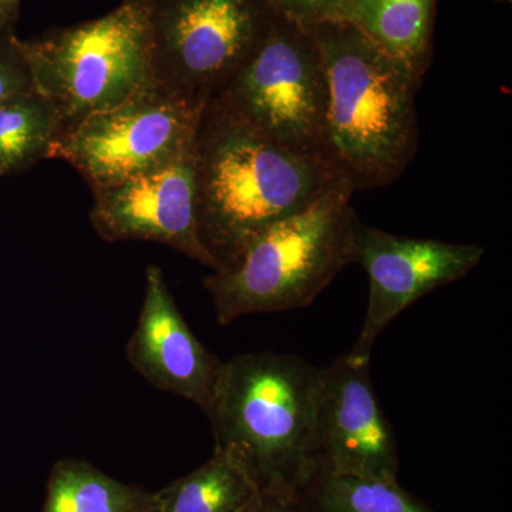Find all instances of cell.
<instances>
[{"instance_id": "6da1fadb", "label": "cell", "mask_w": 512, "mask_h": 512, "mask_svg": "<svg viewBox=\"0 0 512 512\" xmlns=\"http://www.w3.org/2000/svg\"><path fill=\"white\" fill-rule=\"evenodd\" d=\"M192 151L198 235L220 271L237 264L276 222L350 183L332 161L281 146L212 99L202 110Z\"/></svg>"}, {"instance_id": "7a4b0ae2", "label": "cell", "mask_w": 512, "mask_h": 512, "mask_svg": "<svg viewBox=\"0 0 512 512\" xmlns=\"http://www.w3.org/2000/svg\"><path fill=\"white\" fill-rule=\"evenodd\" d=\"M319 367L285 353H242L222 362L208 412L215 450L264 497L301 500L318 474Z\"/></svg>"}, {"instance_id": "3957f363", "label": "cell", "mask_w": 512, "mask_h": 512, "mask_svg": "<svg viewBox=\"0 0 512 512\" xmlns=\"http://www.w3.org/2000/svg\"><path fill=\"white\" fill-rule=\"evenodd\" d=\"M329 87L328 144L355 190L386 187L417 153L423 77L340 20L312 26Z\"/></svg>"}, {"instance_id": "277c9868", "label": "cell", "mask_w": 512, "mask_h": 512, "mask_svg": "<svg viewBox=\"0 0 512 512\" xmlns=\"http://www.w3.org/2000/svg\"><path fill=\"white\" fill-rule=\"evenodd\" d=\"M343 183L256 237L237 264L204 279L220 325L242 316L306 308L352 264L360 218Z\"/></svg>"}, {"instance_id": "5b68a950", "label": "cell", "mask_w": 512, "mask_h": 512, "mask_svg": "<svg viewBox=\"0 0 512 512\" xmlns=\"http://www.w3.org/2000/svg\"><path fill=\"white\" fill-rule=\"evenodd\" d=\"M154 5L156 0H121L100 18L20 39L33 87L55 104L66 131L154 83Z\"/></svg>"}, {"instance_id": "8992f818", "label": "cell", "mask_w": 512, "mask_h": 512, "mask_svg": "<svg viewBox=\"0 0 512 512\" xmlns=\"http://www.w3.org/2000/svg\"><path fill=\"white\" fill-rule=\"evenodd\" d=\"M211 99L281 146L333 163L328 77L311 30L276 15L261 43Z\"/></svg>"}, {"instance_id": "52a82bcc", "label": "cell", "mask_w": 512, "mask_h": 512, "mask_svg": "<svg viewBox=\"0 0 512 512\" xmlns=\"http://www.w3.org/2000/svg\"><path fill=\"white\" fill-rule=\"evenodd\" d=\"M275 16L266 0H156L154 83L207 103L254 52Z\"/></svg>"}, {"instance_id": "ba28073f", "label": "cell", "mask_w": 512, "mask_h": 512, "mask_svg": "<svg viewBox=\"0 0 512 512\" xmlns=\"http://www.w3.org/2000/svg\"><path fill=\"white\" fill-rule=\"evenodd\" d=\"M205 104L153 83L69 128L52 158L72 165L92 191L113 187L190 153Z\"/></svg>"}, {"instance_id": "9c48e42d", "label": "cell", "mask_w": 512, "mask_h": 512, "mask_svg": "<svg viewBox=\"0 0 512 512\" xmlns=\"http://www.w3.org/2000/svg\"><path fill=\"white\" fill-rule=\"evenodd\" d=\"M484 254L481 245L400 237L360 221L352 264L366 271L369 299L362 329L348 355L370 362L376 340L400 313L430 292L470 274Z\"/></svg>"}, {"instance_id": "30bf717a", "label": "cell", "mask_w": 512, "mask_h": 512, "mask_svg": "<svg viewBox=\"0 0 512 512\" xmlns=\"http://www.w3.org/2000/svg\"><path fill=\"white\" fill-rule=\"evenodd\" d=\"M315 450L318 474L397 478V441L377 399L370 362L346 353L320 369Z\"/></svg>"}, {"instance_id": "8fae6325", "label": "cell", "mask_w": 512, "mask_h": 512, "mask_svg": "<svg viewBox=\"0 0 512 512\" xmlns=\"http://www.w3.org/2000/svg\"><path fill=\"white\" fill-rule=\"evenodd\" d=\"M194 147V146H192ZM90 221L107 242H156L220 271L198 235L194 151L113 187L93 190Z\"/></svg>"}, {"instance_id": "7c38bea8", "label": "cell", "mask_w": 512, "mask_h": 512, "mask_svg": "<svg viewBox=\"0 0 512 512\" xmlns=\"http://www.w3.org/2000/svg\"><path fill=\"white\" fill-rule=\"evenodd\" d=\"M126 355L148 383L208 412L222 362L185 322L156 265L147 268L144 301Z\"/></svg>"}, {"instance_id": "4fadbf2b", "label": "cell", "mask_w": 512, "mask_h": 512, "mask_svg": "<svg viewBox=\"0 0 512 512\" xmlns=\"http://www.w3.org/2000/svg\"><path fill=\"white\" fill-rule=\"evenodd\" d=\"M437 0H349L333 20L349 23L417 76L430 66Z\"/></svg>"}, {"instance_id": "5bb4252c", "label": "cell", "mask_w": 512, "mask_h": 512, "mask_svg": "<svg viewBox=\"0 0 512 512\" xmlns=\"http://www.w3.org/2000/svg\"><path fill=\"white\" fill-rule=\"evenodd\" d=\"M259 497L247 474L214 448L201 467L150 491L147 512H247Z\"/></svg>"}, {"instance_id": "9a60e30c", "label": "cell", "mask_w": 512, "mask_h": 512, "mask_svg": "<svg viewBox=\"0 0 512 512\" xmlns=\"http://www.w3.org/2000/svg\"><path fill=\"white\" fill-rule=\"evenodd\" d=\"M66 131L62 114L42 94H19L0 103V178L26 173L50 160Z\"/></svg>"}, {"instance_id": "2e32d148", "label": "cell", "mask_w": 512, "mask_h": 512, "mask_svg": "<svg viewBox=\"0 0 512 512\" xmlns=\"http://www.w3.org/2000/svg\"><path fill=\"white\" fill-rule=\"evenodd\" d=\"M148 500L150 491L67 457L50 470L40 512H147Z\"/></svg>"}, {"instance_id": "e0dca14e", "label": "cell", "mask_w": 512, "mask_h": 512, "mask_svg": "<svg viewBox=\"0 0 512 512\" xmlns=\"http://www.w3.org/2000/svg\"><path fill=\"white\" fill-rule=\"evenodd\" d=\"M301 501L311 512H436L397 478L319 473Z\"/></svg>"}, {"instance_id": "ac0fdd59", "label": "cell", "mask_w": 512, "mask_h": 512, "mask_svg": "<svg viewBox=\"0 0 512 512\" xmlns=\"http://www.w3.org/2000/svg\"><path fill=\"white\" fill-rule=\"evenodd\" d=\"M33 90L32 74L15 26L0 25V103Z\"/></svg>"}, {"instance_id": "d6986e66", "label": "cell", "mask_w": 512, "mask_h": 512, "mask_svg": "<svg viewBox=\"0 0 512 512\" xmlns=\"http://www.w3.org/2000/svg\"><path fill=\"white\" fill-rule=\"evenodd\" d=\"M276 15L309 29L333 20L349 0H266Z\"/></svg>"}, {"instance_id": "ffe728a7", "label": "cell", "mask_w": 512, "mask_h": 512, "mask_svg": "<svg viewBox=\"0 0 512 512\" xmlns=\"http://www.w3.org/2000/svg\"><path fill=\"white\" fill-rule=\"evenodd\" d=\"M247 512H311L301 500H279V498L261 497Z\"/></svg>"}, {"instance_id": "44dd1931", "label": "cell", "mask_w": 512, "mask_h": 512, "mask_svg": "<svg viewBox=\"0 0 512 512\" xmlns=\"http://www.w3.org/2000/svg\"><path fill=\"white\" fill-rule=\"evenodd\" d=\"M22 0H0V25L15 26Z\"/></svg>"}, {"instance_id": "7402d4cb", "label": "cell", "mask_w": 512, "mask_h": 512, "mask_svg": "<svg viewBox=\"0 0 512 512\" xmlns=\"http://www.w3.org/2000/svg\"><path fill=\"white\" fill-rule=\"evenodd\" d=\"M500 2V0H498ZM503 2H511V0H503Z\"/></svg>"}]
</instances>
